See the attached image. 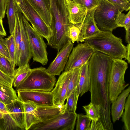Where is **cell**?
<instances>
[{
  "label": "cell",
  "mask_w": 130,
  "mask_h": 130,
  "mask_svg": "<svg viewBox=\"0 0 130 130\" xmlns=\"http://www.w3.org/2000/svg\"><path fill=\"white\" fill-rule=\"evenodd\" d=\"M0 35L4 37L6 36V32L4 27L2 20L0 19Z\"/></svg>",
  "instance_id": "obj_42"
},
{
  "label": "cell",
  "mask_w": 130,
  "mask_h": 130,
  "mask_svg": "<svg viewBox=\"0 0 130 130\" xmlns=\"http://www.w3.org/2000/svg\"><path fill=\"white\" fill-rule=\"evenodd\" d=\"M77 87L72 91L67 99L66 103L62 107V112H75L79 96L76 93Z\"/></svg>",
  "instance_id": "obj_28"
},
{
  "label": "cell",
  "mask_w": 130,
  "mask_h": 130,
  "mask_svg": "<svg viewBox=\"0 0 130 130\" xmlns=\"http://www.w3.org/2000/svg\"><path fill=\"white\" fill-rule=\"evenodd\" d=\"M16 13L21 33L20 59L19 66L28 63L32 57L29 44L22 18L23 14L17 5Z\"/></svg>",
  "instance_id": "obj_15"
},
{
  "label": "cell",
  "mask_w": 130,
  "mask_h": 130,
  "mask_svg": "<svg viewBox=\"0 0 130 130\" xmlns=\"http://www.w3.org/2000/svg\"><path fill=\"white\" fill-rule=\"evenodd\" d=\"M75 3L86 8L87 11L96 8L100 4L102 0H72Z\"/></svg>",
  "instance_id": "obj_36"
},
{
  "label": "cell",
  "mask_w": 130,
  "mask_h": 130,
  "mask_svg": "<svg viewBox=\"0 0 130 130\" xmlns=\"http://www.w3.org/2000/svg\"><path fill=\"white\" fill-rule=\"evenodd\" d=\"M15 48V66H19L20 59V44L21 33L17 15H15V21L14 30L13 31Z\"/></svg>",
  "instance_id": "obj_22"
},
{
  "label": "cell",
  "mask_w": 130,
  "mask_h": 130,
  "mask_svg": "<svg viewBox=\"0 0 130 130\" xmlns=\"http://www.w3.org/2000/svg\"><path fill=\"white\" fill-rule=\"evenodd\" d=\"M130 87L124 90L116 99L112 103L110 107V114L112 120L115 123L121 117L123 112L126 98L129 94Z\"/></svg>",
  "instance_id": "obj_19"
},
{
  "label": "cell",
  "mask_w": 130,
  "mask_h": 130,
  "mask_svg": "<svg viewBox=\"0 0 130 130\" xmlns=\"http://www.w3.org/2000/svg\"><path fill=\"white\" fill-rule=\"evenodd\" d=\"M77 115L76 112H62L52 118L32 125L29 130H73Z\"/></svg>",
  "instance_id": "obj_9"
},
{
  "label": "cell",
  "mask_w": 130,
  "mask_h": 130,
  "mask_svg": "<svg viewBox=\"0 0 130 130\" xmlns=\"http://www.w3.org/2000/svg\"><path fill=\"white\" fill-rule=\"evenodd\" d=\"M51 15L50 28L52 31L49 44L56 48H61L69 39L67 35L71 24L65 0H50Z\"/></svg>",
  "instance_id": "obj_2"
},
{
  "label": "cell",
  "mask_w": 130,
  "mask_h": 130,
  "mask_svg": "<svg viewBox=\"0 0 130 130\" xmlns=\"http://www.w3.org/2000/svg\"><path fill=\"white\" fill-rule=\"evenodd\" d=\"M22 18L34 61L43 65L46 64L48 61V54L43 37L34 29L23 14Z\"/></svg>",
  "instance_id": "obj_8"
},
{
  "label": "cell",
  "mask_w": 130,
  "mask_h": 130,
  "mask_svg": "<svg viewBox=\"0 0 130 130\" xmlns=\"http://www.w3.org/2000/svg\"><path fill=\"white\" fill-rule=\"evenodd\" d=\"M90 79L88 62L81 67L79 82L76 88L77 95L80 96L89 90Z\"/></svg>",
  "instance_id": "obj_21"
},
{
  "label": "cell",
  "mask_w": 130,
  "mask_h": 130,
  "mask_svg": "<svg viewBox=\"0 0 130 130\" xmlns=\"http://www.w3.org/2000/svg\"><path fill=\"white\" fill-rule=\"evenodd\" d=\"M5 40L9 56L10 62L15 68V48L13 32L9 36L5 38Z\"/></svg>",
  "instance_id": "obj_31"
},
{
  "label": "cell",
  "mask_w": 130,
  "mask_h": 130,
  "mask_svg": "<svg viewBox=\"0 0 130 130\" xmlns=\"http://www.w3.org/2000/svg\"><path fill=\"white\" fill-rule=\"evenodd\" d=\"M72 51L64 71L81 67L87 63L95 51L85 42L78 44Z\"/></svg>",
  "instance_id": "obj_11"
},
{
  "label": "cell",
  "mask_w": 130,
  "mask_h": 130,
  "mask_svg": "<svg viewBox=\"0 0 130 130\" xmlns=\"http://www.w3.org/2000/svg\"><path fill=\"white\" fill-rule=\"evenodd\" d=\"M8 111L22 130H25L23 103L17 98L6 105Z\"/></svg>",
  "instance_id": "obj_17"
},
{
  "label": "cell",
  "mask_w": 130,
  "mask_h": 130,
  "mask_svg": "<svg viewBox=\"0 0 130 130\" xmlns=\"http://www.w3.org/2000/svg\"><path fill=\"white\" fill-rule=\"evenodd\" d=\"M73 46V43L69 39L58 52L55 59L46 69L49 73L54 75H60L64 70Z\"/></svg>",
  "instance_id": "obj_13"
},
{
  "label": "cell",
  "mask_w": 130,
  "mask_h": 130,
  "mask_svg": "<svg viewBox=\"0 0 130 130\" xmlns=\"http://www.w3.org/2000/svg\"><path fill=\"white\" fill-rule=\"evenodd\" d=\"M87 11L83 21L80 23L82 37L85 40L98 33L100 30L98 27L94 18V13L96 8Z\"/></svg>",
  "instance_id": "obj_16"
},
{
  "label": "cell",
  "mask_w": 130,
  "mask_h": 130,
  "mask_svg": "<svg viewBox=\"0 0 130 130\" xmlns=\"http://www.w3.org/2000/svg\"><path fill=\"white\" fill-rule=\"evenodd\" d=\"M4 113L2 112L0 110V119L3 117Z\"/></svg>",
  "instance_id": "obj_45"
},
{
  "label": "cell",
  "mask_w": 130,
  "mask_h": 130,
  "mask_svg": "<svg viewBox=\"0 0 130 130\" xmlns=\"http://www.w3.org/2000/svg\"><path fill=\"white\" fill-rule=\"evenodd\" d=\"M90 130L102 129L105 130L102 123L99 120L95 122L91 121Z\"/></svg>",
  "instance_id": "obj_41"
},
{
  "label": "cell",
  "mask_w": 130,
  "mask_h": 130,
  "mask_svg": "<svg viewBox=\"0 0 130 130\" xmlns=\"http://www.w3.org/2000/svg\"><path fill=\"white\" fill-rule=\"evenodd\" d=\"M112 58L95 51L88 62L90 79L91 99L97 101L109 99L108 85Z\"/></svg>",
  "instance_id": "obj_1"
},
{
  "label": "cell",
  "mask_w": 130,
  "mask_h": 130,
  "mask_svg": "<svg viewBox=\"0 0 130 130\" xmlns=\"http://www.w3.org/2000/svg\"><path fill=\"white\" fill-rule=\"evenodd\" d=\"M127 63L122 59L112 58L108 85L109 97L111 103L129 85L126 84L124 76Z\"/></svg>",
  "instance_id": "obj_6"
},
{
  "label": "cell",
  "mask_w": 130,
  "mask_h": 130,
  "mask_svg": "<svg viewBox=\"0 0 130 130\" xmlns=\"http://www.w3.org/2000/svg\"><path fill=\"white\" fill-rule=\"evenodd\" d=\"M125 110L122 116V120L123 122L124 128L130 130V94L127 97L125 104Z\"/></svg>",
  "instance_id": "obj_34"
},
{
  "label": "cell",
  "mask_w": 130,
  "mask_h": 130,
  "mask_svg": "<svg viewBox=\"0 0 130 130\" xmlns=\"http://www.w3.org/2000/svg\"><path fill=\"white\" fill-rule=\"evenodd\" d=\"M116 7L125 11L130 10L129 0H105Z\"/></svg>",
  "instance_id": "obj_37"
},
{
  "label": "cell",
  "mask_w": 130,
  "mask_h": 130,
  "mask_svg": "<svg viewBox=\"0 0 130 130\" xmlns=\"http://www.w3.org/2000/svg\"><path fill=\"white\" fill-rule=\"evenodd\" d=\"M32 69L29 63L19 66L15 71L13 78V85L15 87H17L28 77L31 72Z\"/></svg>",
  "instance_id": "obj_23"
},
{
  "label": "cell",
  "mask_w": 130,
  "mask_h": 130,
  "mask_svg": "<svg viewBox=\"0 0 130 130\" xmlns=\"http://www.w3.org/2000/svg\"><path fill=\"white\" fill-rule=\"evenodd\" d=\"M4 37L0 35V53L10 61V57Z\"/></svg>",
  "instance_id": "obj_39"
},
{
  "label": "cell",
  "mask_w": 130,
  "mask_h": 130,
  "mask_svg": "<svg viewBox=\"0 0 130 130\" xmlns=\"http://www.w3.org/2000/svg\"><path fill=\"white\" fill-rule=\"evenodd\" d=\"M56 82L55 75H51L45 67L32 69L31 73L21 83L16 87L17 91L31 90L51 91Z\"/></svg>",
  "instance_id": "obj_4"
},
{
  "label": "cell",
  "mask_w": 130,
  "mask_h": 130,
  "mask_svg": "<svg viewBox=\"0 0 130 130\" xmlns=\"http://www.w3.org/2000/svg\"><path fill=\"white\" fill-rule=\"evenodd\" d=\"M25 130L32 125L52 118L61 113L62 107L58 106H38L32 102L23 103Z\"/></svg>",
  "instance_id": "obj_5"
},
{
  "label": "cell",
  "mask_w": 130,
  "mask_h": 130,
  "mask_svg": "<svg viewBox=\"0 0 130 130\" xmlns=\"http://www.w3.org/2000/svg\"><path fill=\"white\" fill-rule=\"evenodd\" d=\"M84 42L95 51L113 58L124 59L130 63L127 46L123 44L122 39L115 36L111 32L100 30L96 35L85 39Z\"/></svg>",
  "instance_id": "obj_3"
},
{
  "label": "cell",
  "mask_w": 130,
  "mask_h": 130,
  "mask_svg": "<svg viewBox=\"0 0 130 130\" xmlns=\"http://www.w3.org/2000/svg\"><path fill=\"white\" fill-rule=\"evenodd\" d=\"M17 91V99L23 103L32 102L40 106H56L54 104L51 91L31 90H20Z\"/></svg>",
  "instance_id": "obj_12"
},
{
  "label": "cell",
  "mask_w": 130,
  "mask_h": 130,
  "mask_svg": "<svg viewBox=\"0 0 130 130\" xmlns=\"http://www.w3.org/2000/svg\"><path fill=\"white\" fill-rule=\"evenodd\" d=\"M125 40L128 44H130V29L126 30Z\"/></svg>",
  "instance_id": "obj_44"
},
{
  "label": "cell",
  "mask_w": 130,
  "mask_h": 130,
  "mask_svg": "<svg viewBox=\"0 0 130 130\" xmlns=\"http://www.w3.org/2000/svg\"><path fill=\"white\" fill-rule=\"evenodd\" d=\"M17 5L14 0H8L6 10L8 19L9 32L13 31L15 26Z\"/></svg>",
  "instance_id": "obj_24"
},
{
  "label": "cell",
  "mask_w": 130,
  "mask_h": 130,
  "mask_svg": "<svg viewBox=\"0 0 130 130\" xmlns=\"http://www.w3.org/2000/svg\"><path fill=\"white\" fill-rule=\"evenodd\" d=\"M81 67L73 69L68 83L66 99L68 98L72 91L77 87L79 78Z\"/></svg>",
  "instance_id": "obj_30"
},
{
  "label": "cell",
  "mask_w": 130,
  "mask_h": 130,
  "mask_svg": "<svg viewBox=\"0 0 130 130\" xmlns=\"http://www.w3.org/2000/svg\"><path fill=\"white\" fill-rule=\"evenodd\" d=\"M123 11L106 0H102L94 13V19L99 29L112 32L118 27L116 21L119 14Z\"/></svg>",
  "instance_id": "obj_7"
},
{
  "label": "cell",
  "mask_w": 130,
  "mask_h": 130,
  "mask_svg": "<svg viewBox=\"0 0 130 130\" xmlns=\"http://www.w3.org/2000/svg\"><path fill=\"white\" fill-rule=\"evenodd\" d=\"M81 27L80 23L76 24L71 23L69 26L67 35L73 43L75 41L78 43L84 42L81 34Z\"/></svg>",
  "instance_id": "obj_27"
},
{
  "label": "cell",
  "mask_w": 130,
  "mask_h": 130,
  "mask_svg": "<svg viewBox=\"0 0 130 130\" xmlns=\"http://www.w3.org/2000/svg\"><path fill=\"white\" fill-rule=\"evenodd\" d=\"M118 27H124L125 30L130 28V10L125 14L122 12L118 15L116 21Z\"/></svg>",
  "instance_id": "obj_35"
},
{
  "label": "cell",
  "mask_w": 130,
  "mask_h": 130,
  "mask_svg": "<svg viewBox=\"0 0 130 130\" xmlns=\"http://www.w3.org/2000/svg\"><path fill=\"white\" fill-rule=\"evenodd\" d=\"M22 130L9 113H4L0 119V130Z\"/></svg>",
  "instance_id": "obj_26"
},
{
  "label": "cell",
  "mask_w": 130,
  "mask_h": 130,
  "mask_svg": "<svg viewBox=\"0 0 130 130\" xmlns=\"http://www.w3.org/2000/svg\"><path fill=\"white\" fill-rule=\"evenodd\" d=\"M33 8L49 26L51 25L50 0H27Z\"/></svg>",
  "instance_id": "obj_20"
},
{
  "label": "cell",
  "mask_w": 130,
  "mask_h": 130,
  "mask_svg": "<svg viewBox=\"0 0 130 130\" xmlns=\"http://www.w3.org/2000/svg\"><path fill=\"white\" fill-rule=\"evenodd\" d=\"M83 107L86 112V115L91 121L96 122L100 120V107L99 105L91 102L88 105L83 106Z\"/></svg>",
  "instance_id": "obj_29"
},
{
  "label": "cell",
  "mask_w": 130,
  "mask_h": 130,
  "mask_svg": "<svg viewBox=\"0 0 130 130\" xmlns=\"http://www.w3.org/2000/svg\"><path fill=\"white\" fill-rule=\"evenodd\" d=\"M0 110L3 113H9L6 107V105L0 101Z\"/></svg>",
  "instance_id": "obj_43"
},
{
  "label": "cell",
  "mask_w": 130,
  "mask_h": 130,
  "mask_svg": "<svg viewBox=\"0 0 130 130\" xmlns=\"http://www.w3.org/2000/svg\"><path fill=\"white\" fill-rule=\"evenodd\" d=\"M70 23L73 24L80 23L86 15L87 10L83 6L75 3L72 0H65Z\"/></svg>",
  "instance_id": "obj_18"
},
{
  "label": "cell",
  "mask_w": 130,
  "mask_h": 130,
  "mask_svg": "<svg viewBox=\"0 0 130 130\" xmlns=\"http://www.w3.org/2000/svg\"><path fill=\"white\" fill-rule=\"evenodd\" d=\"M76 130H90L91 120L86 115H77Z\"/></svg>",
  "instance_id": "obj_33"
},
{
  "label": "cell",
  "mask_w": 130,
  "mask_h": 130,
  "mask_svg": "<svg viewBox=\"0 0 130 130\" xmlns=\"http://www.w3.org/2000/svg\"><path fill=\"white\" fill-rule=\"evenodd\" d=\"M17 98L15 91L13 88L0 84V101L5 105Z\"/></svg>",
  "instance_id": "obj_25"
},
{
  "label": "cell",
  "mask_w": 130,
  "mask_h": 130,
  "mask_svg": "<svg viewBox=\"0 0 130 130\" xmlns=\"http://www.w3.org/2000/svg\"><path fill=\"white\" fill-rule=\"evenodd\" d=\"M0 70L3 73L13 78L15 70L10 62L4 56H0Z\"/></svg>",
  "instance_id": "obj_32"
},
{
  "label": "cell",
  "mask_w": 130,
  "mask_h": 130,
  "mask_svg": "<svg viewBox=\"0 0 130 130\" xmlns=\"http://www.w3.org/2000/svg\"><path fill=\"white\" fill-rule=\"evenodd\" d=\"M73 69L64 71L60 75L54 89L51 91L54 105L62 107L64 104L69 82Z\"/></svg>",
  "instance_id": "obj_14"
},
{
  "label": "cell",
  "mask_w": 130,
  "mask_h": 130,
  "mask_svg": "<svg viewBox=\"0 0 130 130\" xmlns=\"http://www.w3.org/2000/svg\"><path fill=\"white\" fill-rule=\"evenodd\" d=\"M26 19L34 29L47 40V43L52 35L50 28L42 19L27 0H14Z\"/></svg>",
  "instance_id": "obj_10"
},
{
  "label": "cell",
  "mask_w": 130,
  "mask_h": 130,
  "mask_svg": "<svg viewBox=\"0 0 130 130\" xmlns=\"http://www.w3.org/2000/svg\"><path fill=\"white\" fill-rule=\"evenodd\" d=\"M13 78L5 74L0 70V84L12 87Z\"/></svg>",
  "instance_id": "obj_38"
},
{
  "label": "cell",
  "mask_w": 130,
  "mask_h": 130,
  "mask_svg": "<svg viewBox=\"0 0 130 130\" xmlns=\"http://www.w3.org/2000/svg\"><path fill=\"white\" fill-rule=\"evenodd\" d=\"M8 0H0V19L5 17Z\"/></svg>",
  "instance_id": "obj_40"
}]
</instances>
